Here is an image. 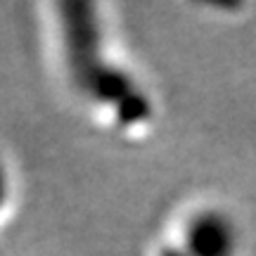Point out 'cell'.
Here are the masks:
<instances>
[{"instance_id": "obj_1", "label": "cell", "mask_w": 256, "mask_h": 256, "mask_svg": "<svg viewBox=\"0 0 256 256\" xmlns=\"http://www.w3.org/2000/svg\"><path fill=\"white\" fill-rule=\"evenodd\" d=\"M62 10V36L64 60L72 74V81L78 90L102 110L114 112L112 119L121 126H136L145 119L147 107L142 92L126 74L104 60V40L98 17L92 19L88 5H64Z\"/></svg>"}, {"instance_id": "obj_2", "label": "cell", "mask_w": 256, "mask_h": 256, "mask_svg": "<svg viewBox=\"0 0 256 256\" xmlns=\"http://www.w3.org/2000/svg\"><path fill=\"white\" fill-rule=\"evenodd\" d=\"M240 230L230 214L204 206L188 214L180 226V242L174 256H238Z\"/></svg>"}, {"instance_id": "obj_3", "label": "cell", "mask_w": 256, "mask_h": 256, "mask_svg": "<svg viewBox=\"0 0 256 256\" xmlns=\"http://www.w3.org/2000/svg\"><path fill=\"white\" fill-rule=\"evenodd\" d=\"M10 194H12V178H10V168L5 164V159L0 156V216L8 209Z\"/></svg>"}]
</instances>
